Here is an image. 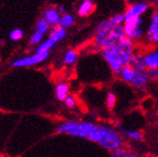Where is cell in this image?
I'll return each instance as SVG.
<instances>
[{
	"label": "cell",
	"instance_id": "1",
	"mask_svg": "<svg viewBox=\"0 0 158 157\" xmlns=\"http://www.w3.org/2000/svg\"><path fill=\"white\" fill-rule=\"evenodd\" d=\"M135 50L134 43L128 37H124L115 46L101 49V55L111 68L112 72L120 74L123 67L129 65V61Z\"/></svg>",
	"mask_w": 158,
	"mask_h": 157
},
{
	"label": "cell",
	"instance_id": "2",
	"mask_svg": "<svg viewBox=\"0 0 158 157\" xmlns=\"http://www.w3.org/2000/svg\"><path fill=\"white\" fill-rule=\"evenodd\" d=\"M98 124L88 121H67L62 122L56 128L58 134H67L93 141L98 130Z\"/></svg>",
	"mask_w": 158,
	"mask_h": 157
},
{
	"label": "cell",
	"instance_id": "3",
	"mask_svg": "<svg viewBox=\"0 0 158 157\" xmlns=\"http://www.w3.org/2000/svg\"><path fill=\"white\" fill-rule=\"evenodd\" d=\"M93 142L97 143L101 147L109 151L123 146L122 133L106 124H98V128Z\"/></svg>",
	"mask_w": 158,
	"mask_h": 157
},
{
	"label": "cell",
	"instance_id": "4",
	"mask_svg": "<svg viewBox=\"0 0 158 157\" xmlns=\"http://www.w3.org/2000/svg\"><path fill=\"white\" fill-rule=\"evenodd\" d=\"M123 24L107 25L94 34V43L100 49L117 45L125 37Z\"/></svg>",
	"mask_w": 158,
	"mask_h": 157
},
{
	"label": "cell",
	"instance_id": "5",
	"mask_svg": "<svg viewBox=\"0 0 158 157\" xmlns=\"http://www.w3.org/2000/svg\"><path fill=\"white\" fill-rule=\"evenodd\" d=\"M49 57V52H37L28 57H23L14 61L11 66L13 68H27L41 64Z\"/></svg>",
	"mask_w": 158,
	"mask_h": 157
},
{
	"label": "cell",
	"instance_id": "6",
	"mask_svg": "<svg viewBox=\"0 0 158 157\" xmlns=\"http://www.w3.org/2000/svg\"><path fill=\"white\" fill-rule=\"evenodd\" d=\"M142 24H143V19L139 18L135 20H132L129 22L124 23V32L126 37L131 39L132 41H138L143 37L144 31L142 28Z\"/></svg>",
	"mask_w": 158,
	"mask_h": 157
},
{
	"label": "cell",
	"instance_id": "7",
	"mask_svg": "<svg viewBox=\"0 0 158 157\" xmlns=\"http://www.w3.org/2000/svg\"><path fill=\"white\" fill-rule=\"evenodd\" d=\"M148 7L149 5L147 2L133 3L130 5L124 13V23L141 18V15H143L148 11Z\"/></svg>",
	"mask_w": 158,
	"mask_h": 157
},
{
	"label": "cell",
	"instance_id": "8",
	"mask_svg": "<svg viewBox=\"0 0 158 157\" xmlns=\"http://www.w3.org/2000/svg\"><path fill=\"white\" fill-rule=\"evenodd\" d=\"M147 40L152 44H158V10L153 13L151 24L148 27Z\"/></svg>",
	"mask_w": 158,
	"mask_h": 157
},
{
	"label": "cell",
	"instance_id": "9",
	"mask_svg": "<svg viewBox=\"0 0 158 157\" xmlns=\"http://www.w3.org/2000/svg\"><path fill=\"white\" fill-rule=\"evenodd\" d=\"M148 81H149V78L148 75L147 69H138V70H135V74H134V77L131 80L130 84L133 87L142 89L146 87Z\"/></svg>",
	"mask_w": 158,
	"mask_h": 157
},
{
	"label": "cell",
	"instance_id": "10",
	"mask_svg": "<svg viewBox=\"0 0 158 157\" xmlns=\"http://www.w3.org/2000/svg\"><path fill=\"white\" fill-rule=\"evenodd\" d=\"M62 14L59 12L57 8H48L43 12L42 18L46 19V21L49 23L50 26H57L60 22Z\"/></svg>",
	"mask_w": 158,
	"mask_h": 157
},
{
	"label": "cell",
	"instance_id": "11",
	"mask_svg": "<svg viewBox=\"0 0 158 157\" xmlns=\"http://www.w3.org/2000/svg\"><path fill=\"white\" fill-rule=\"evenodd\" d=\"M129 66H131L135 70L147 69L146 64H145V59H144V54H142L138 50H134L129 61Z\"/></svg>",
	"mask_w": 158,
	"mask_h": 157
},
{
	"label": "cell",
	"instance_id": "12",
	"mask_svg": "<svg viewBox=\"0 0 158 157\" xmlns=\"http://www.w3.org/2000/svg\"><path fill=\"white\" fill-rule=\"evenodd\" d=\"M94 10V3L93 0H83L81 4L79 5L77 14L79 17L86 18L90 15Z\"/></svg>",
	"mask_w": 158,
	"mask_h": 157
},
{
	"label": "cell",
	"instance_id": "13",
	"mask_svg": "<svg viewBox=\"0 0 158 157\" xmlns=\"http://www.w3.org/2000/svg\"><path fill=\"white\" fill-rule=\"evenodd\" d=\"M146 68H158V49L148 51L144 54Z\"/></svg>",
	"mask_w": 158,
	"mask_h": 157
},
{
	"label": "cell",
	"instance_id": "14",
	"mask_svg": "<svg viewBox=\"0 0 158 157\" xmlns=\"http://www.w3.org/2000/svg\"><path fill=\"white\" fill-rule=\"evenodd\" d=\"M118 130H120V132L123 135L126 136L127 138H129L133 141H136V142H142L144 139V135L141 131L127 129V128L123 127V125H120V126H118Z\"/></svg>",
	"mask_w": 158,
	"mask_h": 157
},
{
	"label": "cell",
	"instance_id": "15",
	"mask_svg": "<svg viewBox=\"0 0 158 157\" xmlns=\"http://www.w3.org/2000/svg\"><path fill=\"white\" fill-rule=\"evenodd\" d=\"M69 86L67 83L62 82L59 83L56 86V89H55V97H56L59 101H65V99L69 96Z\"/></svg>",
	"mask_w": 158,
	"mask_h": 157
},
{
	"label": "cell",
	"instance_id": "16",
	"mask_svg": "<svg viewBox=\"0 0 158 157\" xmlns=\"http://www.w3.org/2000/svg\"><path fill=\"white\" fill-rule=\"evenodd\" d=\"M134 74H135V69H134L131 66L127 65L123 68V69L120 72V76L124 82L130 83L131 80L133 79Z\"/></svg>",
	"mask_w": 158,
	"mask_h": 157
},
{
	"label": "cell",
	"instance_id": "17",
	"mask_svg": "<svg viewBox=\"0 0 158 157\" xmlns=\"http://www.w3.org/2000/svg\"><path fill=\"white\" fill-rule=\"evenodd\" d=\"M112 157H137V153L133 151H128L127 150H125L123 147H117L115 150L110 151Z\"/></svg>",
	"mask_w": 158,
	"mask_h": 157
},
{
	"label": "cell",
	"instance_id": "18",
	"mask_svg": "<svg viewBox=\"0 0 158 157\" xmlns=\"http://www.w3.org/2000/svg\"><path fill=\"white\" fill-rule=\"evenodd\" d=\"M67 36V31L65 28H62L60 27L59 25L55 26V28L53 29V31L50 33L49 37L51 39H53V40L56 42V43H59L61 42L63 39H65V37Z\"/></svg>",
	"mask_w": 158,
	"mask_h": 157
},
{
	"label": "cell",
	"instance_id": "19",
	"mask_svg": "<svg viewBox=\"0 0 158 157\" xmlns=\"http://www.w3.org/2000/svg\"><path fill=\"white\" fill-rule=\"evenodd\" d=\"M73 23H74V17L73 15L70 14L64 13L61 15V19H60V22H59L58 25L62 28L68 29L69 27H72Z\"/></svg>",
	"mask_w": 158,
	"mask_h": 157
},
{
	"label": "cell",
	"instance_id": "20",
	"mask_svg": "<svg viewBox=\"0 0 158 157\" xmlns=\"http://www.w3.org/2000/svg\"><path fill=\"white\" fill-rule=\"evenodd\" d=\"M57 43L55 42L53 39H51L50 37H48L46 41L43 42L41 44L39 45V48L37 49V52H49L53 48L54 45L56 44Z\"/></svg>",
	"mask_w": 158,
	"mask_h": 157
},
{
	"label": "cell",
	"instance_id": "21",
	"mask_svg": "<svg viewBox=\"0 0 158 157\" xmlns=\"http://www.w3.org/2000/svg\"><path fill=\"white\" fill-rule=\"evenodd\" d=\"M49 28H50V24L44 18H41L36 22L35 31H37V32L43 33L44 35V34H46L47 32H48Z\"/></svg>",
	"mask_w": 158,
	"mask_h": 157
},
{
	"label": "cell",
	"instance_id": "22",
	"mask_svg": "<svg viewBox=\"0 0 158 157\" xmlns=\"http://www.w3.org/2000/svg\"><path fill=\"white\" fill-rule=\"evenodd\" d=\"M77 61V53L74 50H69L65 53L64 63L67 65H73Z\"/></svg>",
	"mask_w": 158,
	"mask_h": 157
},
{
	"label": "cell",
	"instance_id": "23",
	"mask_svg": "<svg viewBox=\"0 0 158 157\" xmlns=\"http://www.w3.org/2000/svg\"><path fill=\"white\" fill-rule=\"evenodd\" d=\"M23 35H24L23 30H21L19 28H15L11 31L9 34V37L13 42H18V41H20L23 38Z\"/></svg>",
	"mask_w": 158,
	"mask_h": 157
},
{
	"label": "cell",
	"instance_id": "24",
	"mask_svg": "<svg viewBox=\"0 0 158 157\" xmlns=\"http://www.w3.org/2000/svg\"><path fill=\"white\" fill-rule=\"evenodd\" d=\"M116 101H117V97H116V95L113 93V92H110L108 93L107 95V98H106V104L108 106L109 109H112L114 108L115 104H116Z\"/></svg>",
	"mask_w": 158,
	"mask_h": 157
},
{
	"label": "cell",
	"instance_id": "25",
	"mask_svg": "<svg viewBox=\"0 0 158 157\" xmlns=\"http://www.w3.org/2000/svg\"><path fill=\"white\" fill-rule=\"evenodd\" d=\"M44 40V34L43 33H40L35 31V33L32 34V36L30 37V43L32 44H37L42 43V41Z\"/></svg>",
	"mask_w": 158,
	"mask_h": 157
},
{
	"label": "cell",
	"instance_id": "26",
	"mask_svg": "<svg viewBox=\"0 0 158 157\" xmlns=\"http://www.w3.org/2000/svg\"><path fill=\"white\" fill-rule=\"evenodd\" d=\"M147 72H148L149 81H157L158 80V68H148Z\"/></svg>",
	"mask_w": 158,
	"mask_h": 157
},
{
	"label": "cell",
	"instance_id": "27",
	"mask_svg": "<svg viewBox=\"0 0 158 157\" xmlns=\"http://www.w3.org/2000/svg\"><path fill=\"white\" fill-rule=\"evenodd\" d=\"M64 102H65L66 106L69 107V108H73V107L76 105V100H75V98H74L73 97H72V96H68V97L65 99Z\"/></svg>",
	"mask_w": 158,
	"mask_h": 157
},
{
	"label": "cell",
	"instance_id": "28",
	"mask_svg": "<svg viewBox=\"0 0 158 157\" xmlns=\"http://www.w3.org/2000/svg\"><path fill=\"white\" fill-rule=\"evenodd\" d=\"M57 9L59 10V12H60L61 14H64V13H65V7H64V6L60 5V6L57 7Z\"/></svg>",
	"mask_w": 158,
	"mask_h": 157
},
{
	"label": "cell",
	"instance_id": "29",
	"mask_svg": "<svg viewBox=\"0 0 158 157\" xmlns=\"http://www.w3.org/2000/svg\"><path fill=\"white\" fill-rule=\"evenodd\" d=\"M155 133H156V136L158 138V123L156 124V128H155Z\"/></svg>",
	"mask_w": 158,
	"mask_h": 157
},
{
	"label": "cell",
	"instance_id": "30",
	"mask_svg": "<svg viewBox=\"0 0 158 157\" xmlns=\"http://www.w3.org/2000/svg\"><path fill=\"white\" fill-rule=\"evenodd\" d=\"M154 4H155V6H156V8H157V10H158V0H155V1H154Z\"/></svg>",
	"mask_w": 158,
	"mask_h": 157
}]
</instances>
